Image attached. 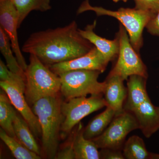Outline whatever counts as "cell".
I'll return each instance as SVG.
<instances>
[{
  "label": "cell",
  "mask_w": 159,
  "mask_h": 159,
  "mask_svg": "<svg viewBox=\"0 0 159 159\" xmlns=\"http://www.w3.org/2000/svg\"><path fill=\"white\" fill-rule=\"evenodd\" d=\"M92 44L80 34L77 23L73 21L64 27L32 33L22 51L34 54L49 67L84 55L93 47Z\"/></svg>",
  "instance_id": "cell-1"
},
{
  "label": "cell",
  "mask_w": 159,
  "mask_h": 159,
  "mask_svg": "<svg viewBox=\"0 0 159 159\" xmlns=\"http://www.w3.org/2000/svg\"><path fill=\"white\" fill-rule=\"evenodd\" d=\"M61 102L58 95L40 98L32 105L41 129L43 149L50 158H55L57 153L59 132L63 120Z\"/></svg>",
  "instance_id": "cell-2"
},
{
  "label": "cell",
  "mask_w": 159,
  "mask_h": 159,
  "mask_svg": "<svg viewBox=\"0 0 159 159\" xmlns=\"http://www.w3.org/2000/svg\"><path fill=\"white\" fill-rule=\"evenodd\" d=\"M25 74V94L29 105L43 97L58 96L61 87L59 76L34 54H30Z\"/></svg>",
  "instance_id": "cell-3"
},
{
  "label": "cell",
  "mask_w": 159,
  "mask_h": 159,
  "mask_svg": "<svg viewBox=\"0 0 159 159\" xmlns=\"http://www.w3.org/2000/svg\"><path fill=\"white\" fill-rule=\"evenodd\" d=\"M88 11H93L97 16H109L116 18L120 21L128 32L129 40L136 51H139L142 44V34L153 16L150 11H144L135 9L121 8L118 11H111L101 7L91 6L89 0H85L80 6L77 14Z\"/></svg>",
  "instance_id": "cell-4"
},
{
  "label": "cell",
  "mask_w": 159,
  "mask_h": 159,
  "mask_svg": "<svg viewBox=\"0 0 159 159\" xmlns=\"http://www.w3.org/2000/svg\"><path fill=\"white\" fill-rule=\"evenodd\" d=\"M101 72L92 70H73L59 74L61 81L60 92L67 99L100 95L105 89V81L100 82L98 78Z\"/></svg>",
  "instance_id": "cell-5"
},
{
  "label": "cell",
  "mask_w": 159,
  "mask_h": 159,
  "mask_svg": "<svg viewBox=\"0 0 159 159\" xmlns=\"http://www.w3.org/2000/svg\"><path fill=\"white\" fill-rule=\"evenodd\" d=\"M68 100L61 104L63 120L61 131L65 134L70 132L84 117L107 106L102 95H92L89 98L76 97Z\"/></svg>",
  "instance_id": "cell-6"
},
{
  "label": "cell",
  "mask_w": 159,
  "mask_h": 159,
  "mask_svg": "<svg viewBox=\"0 0 159 159\" xmlns=\"http://www.w3.org/2000/svg\"><path fill=\"white\" fill-rule=\"evenodd\" d=\"M119 58L108 76H119L127 80L132 75H140L147 78L146 68L137 54L129 38L126 29L121 25L119 36Z\"/></svg>",
  "instance_id": "cell-7"
},
{
  "label": "cell",
  "mask_w": 159,
  "mask_h": 159,
  "mask_svg": "<svg viewBox=\"0 0 159 159\" xmlns=\"http://www.w3.org/2000/svg\"><path fill=\"white\" fill-rule=\"evenodd\" d=\"M137 129L139 125L134 114L125 111L114 117L105 131L92 140L98 148L122 150L127 135Z\"/></svg>",
  "instance_id": "cell-8"
},
{
  "label": "cell",
  "mask_w": 159,
  "mask_h": 159,
  "mask_svg": "<svg viewBox=\"0 0 159 159\" xmlns=\"http://www.w3.org/2000/svg\"><path fill=\"white\" fill-rule=\"evenodd\" d=\"M0 27L10 39L12 50L20 66L25 71L28 65L20 49L18 39V15L14 5L9 0H0Z\"/></svg>",
  "instance_id": "cell-9"
},
{
  "label": "cell",
  "mask_w": 159,
  "mask_h": 159,
  "mask_svg": "<svg viewBox=\"0 0 159 159\" xmlns=\"http://www.w3.org/2000/svg\"><path fill=\"white\" fill-rule=\"evenodd\" d=\"M0 86L9 97L12 105L28 123L34 136L41 137L39 121L26 100L25 91L17 86L6 81H0Z\"/></svg>",
  "instance_id": "cell-10"
},
{
  "label": "cell",
  "mask_w": 159,
  "mask_h": 159,
  "mask_svg": "<svg viewBox=\"0 0 159 159\" xmlns=\"http://www.w3.org/2000/svg\"><path fill=\"white\" fill-rule=\"evenodd\" d=\"M108 63L102 53L95 46L87 53L68 61L56 64L49 66L57 75L73 70H92L104 72Z\"/></svg>",
  "instance_id": "cell-11"
},
{
  "label": "cell",
  "mask_w": 159,
  "mask_h": 159,
  "mask_svg": "<svg viewBox=\"0 0 159 159\" xmlns=\"http://www.w3.org/2000/svg\"><path fill=\"white\" fill-rule=\"evenodd\" d=\"M123 81L124 80L121 77L116 75L108 76L105 81L103 92L104 99L107 106L115 111V116L125 111L124 105L127 97V89Z\"/></svg>",
  "instance_id": "cell-12"
},
{
  "label": "cell",
  "mask_w": 159,
  "mask_h": 159,
  "mask_svg": "<svg viewBox=\"0 0 159 159\" xmlns=\"http://www.w3.org/2000/svg\"><path fill=\"white\" fill-rule=\"evenodd\" d=\"M139 125V129L146 138L151 137L159 129V117L149 98L132 112Z\"/></svg>",
  "instance_id": "cell-13"
},
{
  "label": "cell",
  "mask_w": 159,
  "mask_h": 159,
  "mask_svg": "<svg viewBox=\"0 0 159 159\" xmlns=\"http://www.w3.org/2000/svg\"><path fill=\"white\" fill-rule=\"evenodd\" d=\"M96 25L95 21L92 25H88L84 30L78 29V31L82 37L88 40L98 49L108 63L119 54V38L118 37L114 40H110L100 37L94 31Z\"/></svg>",
  "instance_id": "cell-14"
},
{
  "label": "cell",
  "mask_w": 159,
  "mask_h": 159,
  "mask_svg": "<svg viewBox=\"0 0 159 159\" xmlns=\"http://www.w3.org/2000/svg\"><path fill=\"white\" fill-rule=\"evenodd\" d=\"M146 77L131 76L127 81V94L124 105L125 111L132 112L149 98L146 91Z\"/></svg>",
  "instance_id": "cell-15"
},
{
  "label": "cell",
  "mask_w": 159,
  "mask_h": 159,
  "mask_svg": "<svg viewBox=\"0 0 159 159\" xmlns=\"http://www.w3.org/2000/svg\"><path fill=\"white\" fill-rule=\"evenodd\" d=\"M13 126L18 141L29 150L40 155V150L29 124L24 118L17 113L13 119Z\"/></svg>",
  "instance_id": "cell-16"
},
{
  "label": "cell",
  "mask_w": 159,
  "mask_h": 159,
  "mask_svg": "<svg viewBox=\"0 0 159 159\" xmlns=\"http://www.w3.org/2000/svg\"><path fill=\"white\" fill-rule=\"evenodd\" d=\"M83 130L81 129V126H80L72 142L75 159H100V154L97 145L92 140L84 138Z\"/></svg>",
  "instance_id": "cell-17"
},
{
  "label": "cell",
  "mask_w": 159,
  "mask_h": 159,
  "mask_svg": "<svg viewBox=\"0 0 159 159\" xmlns=\"http://www.w3.org/2000/svg\"><path fill=\"white\" fill-rule=\"evenodd\" d=\"M104 111L97 115L89 123L83 130L86 139L92 140L105 131L116 116L115 111L110 107H106Z\"/></svg>",
  "instance_id": "cell-18"
},
{
  "label": "cell",
  "mask_w": 159,
  "mask_h": 159,
  "mask_svg": "<svg viewBox=\"0 0 159 159\" xmlns=\"http://www.w3.org/2000/svg\"><path fill=\"white\" fill-rule=\"evenodd\" d=\"M14 5L18 15V29L23 21L32 11L44 12L51 9V0H9Z\"/></svg>",
  "instance_id": "cell-19"
},
{
  "label": "cell",
  "mask_w": 159,
  "mask_h": 159,
  "mask_svg": "<svg viewBox=\"0 0 159 159\" xmlns=\"http://www.w3.org/2000/svg\"><path fill=\"white\" fill-rule=\"evenodd\" d=\"M16 114L7 94H0V125L3 130L10 136L16 139L13 122Z\"/></svg>",
  "instance_id": "cell-20"
},
{
  "label": "cell",
  "mask_w": 159,
  "mask_h": 159,
  "mask_svg": "<svg viewBox=\"0 0 159 159\" xmlns=\"http://www.w3.org/2000/svg\"><path fill=\"white\" fill-rule=\"evenodd\" d=\"M122 150L125 159H148L151 157L143 139L138 135L129 137L124 143Z\"/></svg>",
  "instance_id": "cell-21"
},
{
  "label": "cell",
  "mask_w": 159,
  "mask_h": 159,
  "mask_svg": "<svg viewBox=\"0 0 159 159\" xmlns=\"http://www.w3.org/2000/svg\"><path fill=\"white\" fill-rule=\"evenodd\" d=\"M0 51L6 60V66L9 70L26 79L25 71L20 66L16 57L13 55L10 39L1 27H0Z\"/></svg>",
  "instance_id": "cell-22"
},
{
  "label": "cell",
  "mask_w": 159,
  "mask_h": 159,
  "mask_svg": "<svg viewBox=\"0 0 159 159\" xmlns=\"http://www.w3.org/2000/svg\"><path fill=\"white\" fill-rule=\"evenodd\" d=\"M0 138L10 149L11 153L17 159H40V155L29 150L17 139L9 135L1 128Z\"/></svg>",
  "instance_id": "cell-23"
},
{
  "label": "cell",
  "mask_w": 159,
  "mask_h": 159,
  "mask_svg": "<svg viewBox=\"0 0 159 159\" xmlns=\"http://www.w3.org/2000/svg\"><path fill=\"white\" fill-rule=\"evenodd\" d=\"M0 79L1 81L17 86L25 91V90L26 79L10 71L2 59L0 60Z\"/></svg>",
  "instance_id": "cell-24"
},
{
  "label": "cell",
  "mask_w": 159,
  "mask_h": 159,
  "mask_svg": "<svg viewBox=\"0 0 159 159\" xmlns=\"http://www.w3.org/2000/svg\"><path fill=\"white\" fill-rule=\"evenodd\" d=\"M135 9L155 13L159 9V0H134Z\"/></svg>",
  "instance_id": "cell-25"
},
{
  "label": "cell",
  "mask_w": 159,
  "mask_h": 159,
  "mask_svg": "<svg viewBox=\"0 0 159 159\" xmlns=\"http://www.w3.org/2000/svg\"><path fill=\"white\" fill-rule=\"evenodd\" d=\"M122 150L102 148L99 151L100 159H124Z\"/></svg>",
  "instance_id": "cell-26"
},
{
  "label": "cell",
  "mask_w": 159,
  "mask_h": 159,
  "mask_svg": "<svg viewBox=\"0 0 159 159\" xmlns=\"http://www.w3.org/2000/svg\"><path fill=\"white\" fill-rule=\"evenodd\" d=\"M55 159H75V152L73 148V143H70L60 150L56 154Z\"/></svg>",
  "instance_id": "cell-27"
},
{
  "label": "cell",
  "mask_w": 159,
  "mask_h": 159,
  "mask_svg": "<svg viewBox=\"0 0 159 159\" xmlns=\"http://www.w3.org/2000/svg\"><path fill=\"white\" fill-rule=\"evenodd\" d=\"M146 27L151 33H159V9L153 14Z\"/></svg>",
  "instance_id": "cell-28"
},
{
  "label": "cell",
  "mask_w": 159,
  "mask_h": 159,
  "mask_svg": "<svg viewBox=\"0 0 159 159\" xmlns=\"http://www.w3.org/2000/svg\"><path fill=\"white\" fill-rule=\"evenodd\" d=\"M128 0H113L114 2H120V1H122V2H126Z\"/></svg>",
  "instance_id": "cell-29"
},
{
  "label": "cell",
  "mask_w": 159,
  "mask_h": 159,
  "mask_svg": "<svg viewBox=\"0 0 159 159\" xmlns=\"http://www.w3.org/2000/svg\"><path fill=\"white\" fill-rule=\"evenodd\" d=\"M157 111L159 117V107H157Z\"/></svg>",
  "instance_id": "cell-30"
}]
</instances>
